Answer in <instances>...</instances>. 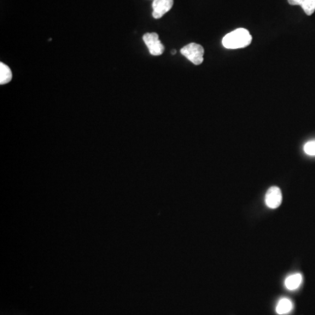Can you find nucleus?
I'll use <instances>...</instances> for the list:
<instances>
[{
    "label": "nucleus",
    "mask_w": 315,
    "mask_h": 315,
    "mask_svg": "<svg viewBox=\"0 0 315 315\" xmlns=\"http://www.w3.org/2000/svg\"><path fill=\"white\" fill-rule=\"evenodd\" d=\"M252 36L247 29L237 28L227 33L223 39V46L227 49H240L252 44Z\"/></svg>",
    "instance_id": "obj_1"
},
{
    "label": "nucleus",
    "mask_w": 315,
    "mask_h": 315,
    "mask_svg": "<svg viewBox=\"0 0 315 315\" xmlns=\"http://www.w3.org/2000/svg\"><path fill=\"white\" fill-rule=\"evenodd\" d=\"M182 55L191 61L194 65H201L204 61V48L198 43H189L186 45L181 50Z\"/></svg>",
    "instance_id": "obj_2"
},
{
    "label": "nucleus",
    "mask_w": 315,
    "mask_h": 315,
    "mask_svg": "<svg viewBox=\"0 0 315 315\" xmlns=\"http://www.w3.org/2000/svg\"><path fill=\"white\" fill-rule=\"evenodd\" d=\"M143 41L147 45L150 54L153 56H159L165 51V46L160 42L157 32H147L144 34Z\"/></svg>",
    "instance_id": "obj_3"
},
{
    "label": "nucleus",
    "mask_w": 315,
    "mask_h": 315,
    "mask_svg": "<svg viewBox=\"0 0 315 315\" xmlns=\"http://www.w3.org/2000/svg\"><path fill=\"white\" fill-rule=\"evenodd\" d=\"M173 0H153V17L154 19H160L172 9Z\"/></svg>",
    "instance_id": "obj_4"
},
{
    "label": "nucleus",
    "mask_w": 315,
    "mask_h": 315,
    "mask_svg": "<svg viewBox=\"0 0 315 315\" xmlns=\"http://www.w3.org/2000/svg\"><path fill=\"white\" fill-rule=\"evenodd\" d=\"M282 202V193L279 188L271 187L268 189L265 195V204L268 207L275 209L279 207Z\"/></svg>",
    "instance_id": "obj_5"
},
{
    "label": "nucleus",
    "mask_w": 315,
    "mask_h": 315,
    "mask_svg": "<svg viewBox=\"0 0 315 315\" xmlns=\"http://www.w3.org/2000/svg\"><path fill=\"white\" fill-rule=\"evenodd\" d=\"M303 277L300 273L293 274L290 275L285 280V286L287 289L293 291L296 290L300 287V285L302 284Z\"/></svg>",
    "instance_id": "obj_6"
},
{
    "label": "nucleus",
    "mask_w": 315,
    "mask_h": 315,
    "mask_svg": "<svg viewBox=\"0 0 315 315\" xmlns=\"http://www.w3.org/2000/svg\"><path fill=\"white\" fill-rule=\"evenodd\" d=\"M293 308V304L289 299L284 298L280 299L276 307V312L279 315L287 314Z\"/></svg>",
    "instance_id": "obj_7"
},
{
    "label": "nucleus",
    "mask_w": 315,
    "mask_h": 315,
    "mask_svg": "<svg viewBox=\"0 0 315 315\" xmlns=\"http://www.w3.org/2000/svg\"><path fill=\"white\" fill-rule=\"evenodd\" d=\"M13 79V73L7 64L1 62L0 63V84L4 85L10 83Z\"/></svg>",
    "instance_id": "obj_8"
},
{
    "label": "nucleus",
    "mask_w": 315,
    "mask_h": 315,
    "mask_svg": "<svg viewBox=\"0 0 315 315\" xmlns=\"http://www.w3.org/2000/svg\"><path fill=\"white\" fill-rule=\"evenodd\" d=\"M304 152L308 156H315V140H311L305 144Z\"/></svg>",
    "instance_id": "obj_9"
},
{
    "label": "nucleus",
    "mask_w": 315,
    "mask_h": 315,
    "mask_svg": "<svg viewBox=\"0 0 315 315\" xmlns=\"http://www.w3.org/2000/svg\"><path fill=\"white\" fill-rule=\"evenodd\" d=\"M304 1L305 0H288V3L291 6H299V7H301V5H302Z\"/></svg>",
    "instance_id": "obj_10"
}]
</instances>
